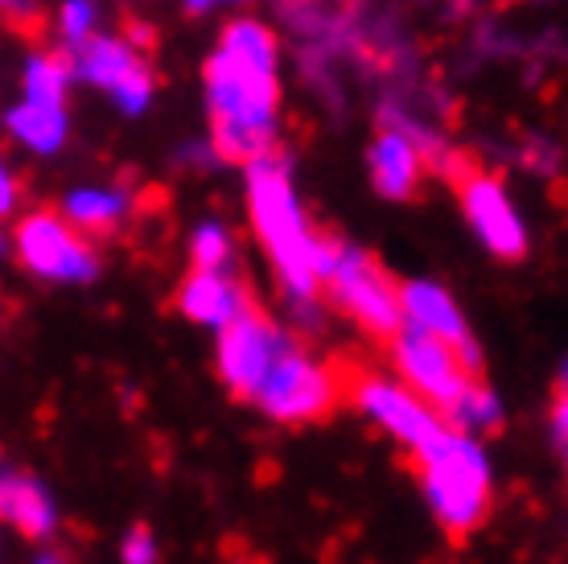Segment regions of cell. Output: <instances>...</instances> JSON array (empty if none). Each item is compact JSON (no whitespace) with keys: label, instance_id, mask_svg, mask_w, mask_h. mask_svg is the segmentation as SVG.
<instances>
[{"label":"cell","instance_id":"1","mask_svg":"<svg viewBox=\"0 0 568 564\" xmlns=\"http://www.w3.org/2000/svg\"><path fill=\"white\" fill-rule=\"evenodd\" d=\"M247 170V214L256 226V240L264 243L276 281L288 301H317L322 284L334 272L338 243L317 235L305 219L293 190V173L276 149L268 157H256Z\"/></svg>","mask_w":568,"mask_h":564},{"label":"cell","instance_id":"2","mask_svg":"<svg viewBox=\"0 0 568 564\" xmlns=\"http://www.w3.org/2000/svg\"><path fill=\"white\" fill-rule=\"evenodd\" d=\"M206 108H211V144L231 165H252L276 149V71L247 67L227 50L206 58Z\"/></svg>","mask_w":568,"mask_h":564},{"label":"cell","instance_id":"3","mask_svg":"<svg viewBox=\"0 0 568 564\" xmlns=\"http://www.w3.org/2000/svg\"><path fill=\"white\" fill-rule=\"evenodd\" d=\"M413 466L420 474V491L437 515L440 532L454 544L474 536L490 515V503H495L483 441L445 424L437 437L413 453Z\"/></svg>","mask_w":568,"mask_h":564},{"label":"cell","instance_id":"4","mask_svg":"<svg viewBox=\"0 0 568 564\" xmlns=\"http://www.w3.org/2000/svg\"><path fill=\"white\" fill-rule=\"evenodd\" d=\"M322 293L329 305L342 310L355 325H363L371 339L387 342L404 325V305H399V281L355 243H338L334 272L326 276Z\"/></svg>","mask_w":568,"mask_h":564},{"label":"cell","instance_id":"5","mask_svg":"<svg viewBox=\"0 0 568 564\" xmlns=\"http://www.w3.org/2000/svg\"><path fill=\"white\" fill-rule=\"evenodd\" d=\"M13 252L29 276L45 284H91L100 276V252L62 211H29L13 226Z\"/></svg>","mask_w":568,"mask_h":564},{"label":"cell","instance_id":"6","mask_svg":"<svg viewBox=\"0 0 568 564\" xmlns=\"http://www.w3.org/2000/svg\"><path fill=\"white\" fill-rule=\"evenodd\" d=\"M338 400H342V387H338L334 367L310 359V354L301 351V342H293V346L272 363V371L264 375L256 395H252V404L276 424L326 421L329 412L338 409Z\"/></svg>","mask_w":568,"mask_h":564},{"label":"cell","instance_id":"7","mask_svg":"<svg viewBox=\"0 0 568 564\" xmlns=\"http://www.w3.org/2000/svg\"><path fill=\"white\" fill-rule=\"evenodd\" d=\"M334 375H338V367H334ZM338 387H342V395H351V404H355L367 421L379 424L387 437L396 441V445H404L408 453L428 445V441L445 429L440 412L428 409L408 383L355 367V371H346V375H338Z\"/></svg>","mask_w":568,"mask_h":564},{"label":"cell","instance_id":"8","mask_svg":"<svg viewBox=\"0 0 568 564\" xmlns=\"http://www.w3.org/2000/svg\"><path fill=\"white\" fill-rule=\"evenodd\" d=\"M214 334H219V342H214V371L231 387V395H240L247 404H252L256 387L264 383V375L272 371V363L297 342L260 305H252V310L240 313L235 322H227Z\"/></svg>","mask_w":568,"mask_h":564},{"label":"cell","instance_id":"9","mask_svg":"<svg viewBox=\"0 0 568 564\" xmlns=\"http://www.w3.org/2000/svg\"><path fill=\"white\" fill-rule=\"evenodd\" d=\"M387 351H392L399 383H408L428 409H437V412L449 409L474 380H483V375H474V371L466 367V359H462L449 342H440L437 334L416 330V325H408V322L387 339Z\"/></svg>","mask_w":568,"mask_h":564},{"label":"cell","instance_id":"10","mask_svg":"<svg viewBox=\"0 0 568 564\" xmlns=\"http://www.w3.org/2000/svg\"><path fill=\"white\" fill-rule=\"evenodd\" d=\"M454 190L462 202L469 231L478 235L486 252L498 260H524L527 255V223L511 202L507 185L490 178L478 165H454Z\"/></svg>","mask_w":568,"mask_h":564},{"label":"cell","instance_id":"11","mask_svg":"<svg viewBox=\"0 0 568 564\" xmlns=\"http://www.w3.org/2000/svg\"><path fill=\"white\" fill-rule=\"evenodd\" d=\"M399 305H404V322L416 325V330H428L437 334L440 342H449L466 367L474 375H483V351H478V339L469 334L466 313L457 310V301L449 296V289L437 281H399Z\"/></svg>","mask_w":568,"mask_h":564},{"label":"cell","instance_id":"12","mask_svg":"<svg viewBox=\"0 0 568 564\" xmlns=\"http://www.w3.org/2000/svg\"><path fill=\"white\" fill-rule=\"evenodd\" d=\"M252 305H256V296L247 293V284H243L235 272L190 269V276L178 284V310L194 325L223 330V325L235 322V318L247 313Z\"/></svg>","mask_w":568,"mask_h":564},{"label":"cell","instance_id":"13","mask_svg":"<svg viewBox=\"0 0 568 564\" xmlns=\"http://www.w3.org/2000/svg\"><path fill=\"white\" fill-rule=\"evenodd\" d=\"M0 523H9L17 536L42 544L58 532V503L50 486L29 470H13L0 462Z\"/></svg>","mask_w":568,"mask_h":564},{"label":"cell","instance_id":"14","mask_svg":"<svg viewBox=\"0 0 568 564\" xmlns=\"http://www.w3.org/2000/svg\"><path fill=\"white\" fill-rule=\"evenodd\" d=\"M367 165H371V185L387 202H408L420 190V178H425V157H420L413 137L399 132V128H384L375 137Z\"/></svg>","mask_w":568,"mask_h":564},{"label":"cell","instance_id":"15","mask_svg":"<svg viewBox=\"0 0 568 564\" xmlns=\"http://www.w3.org/2000/svg\"><path fill=\"white\" fill-rule=\"evenodd\" d=\"M67 58H71V71L79 83L100 87V91H108V95H112L129 74L149 67V62L141 58V50H136V42L120 38V33H100V29H95L87 42L71 46Z\"/></svg>","mask_w":568,"mask_h":564},{"label":"cell","instance_id":"16","mask_svg":"<svg viewBox=\"0 0 568 564\" xmlns=\"http://www.w3.org/2000/svg\"><path fill=\"white\" fill-rule=\"evenodd\" d=\"M4 132L13 137L26 153L33 157H54L67 149L71 137V115L62 103H38V99H17L4 112Z\"/></svg>","mask_w":568,"mask_h":564},{"label":"cell","instance_id":"17","mask_svg":"<svg viewBox=\"0 0 568 564\" xmlns=\"http://www.w3.org/2000/svg\"><path fill=\"white\" fill-rule=\"evenodd\" d=\"M58 211L67 214V223H74L91 240V235H112L115 226L129 219L132 198L124 190H115V185H79V190L62 198Z\"/></svg>","mask_w":568,"mask_h":564},{"label":"cell","instance_id":"18","mask_svg":"<svg viewBox=\"0 0 568 564\" xmlns=\"http://www.w3.org/2000/svg\"><path fill=\"white\" fill-rule=\"evenodd\" d=\"M74 87V71L67 50H33L26 54L21 67V99H38V103H62Z\"/></svg>","mask_w":568,"mask_h":564},{"label":"cell","instance_id":"19","mask_svg":"<svg viewBox=\"0 0 568 564\" xmlns=\"http://www.w3.org/2000/svg\"><path fill=\"white\" fill-rule=\"evenodd\" d=\"M440 421L457 429V433H469V437H486L503 424V400L495 395V387L483 380H474L466 392L457 395L449 409L440 412Z\"/></svg>","mask_w":568,"mask_h":564},{"label":"cell","instance_id":"20","mask_svg":"<svg viewBox=\"0 0 568 564\" xmlns=\"http://www.w3.org/2000/svg\"><path fill=\"white\" fill-rule=\"evenodd\" d=\"M219 50L235 54L240 62H247V67L276 71V38H272V29L260 26V21H247V17L231 21V26L223 29V38H219Z\"/></svg>","mask_w":568,"mask_h":564},{"label":"cell","instance_id":"21","mask_svg":"<svg viewBox=\"0 0 568 564\" xmlns=\"http://www.w3.org/2000/svg\"><path fill=\"white\" fill-rule=\"evenodd\" d=\"M190 264L206 272H231L235 269V235L219 219L199 223L190 235Z\"/></svg>","mask_w":568,"mask_h":564},{"label":"cell","instance_id":"22","mask_svg":"<svg viewBox=\"0 0 568 564\" xmlns=\"http://www.w3.org/2000/svg\"><path fill=\"white\" fill-rule=\"evenodd\" d=\"M95 29H100V4H95V0H62V9H58V38H62V50L87 42Z\"/></svg>","mask_w":568,"mask_h":564},{"label":"cell","instance_id":"23","mask_svg":"<svg viewBox=\"0 0 568 564\" xmlns=\"http://www.w3.org/2000/svg\"><path fill=\"white\" fill-rule=\"evenodd\" d=\"M120 564H161V544H156L149 523H132L120 540Z\"/></svg>","mask_w":568,"mask_h":564},{"label":"cell","instance_id":"24","mask_svg":"<svg viewBox=\"0 0 568 564\" xmlns=\"http://www.w3.org/2000/svg\"><path fill=\"white\" fill-rule=\"evenodd\" d=\"M17 207H21V182H17L13 165L0 157V223H4V219H13Z\"/></svg>","mask_w":568,"mask_h":564},{"label":"cell","instance_id":"25","mask_svg":"<svg viewBox=\"0 0 568 564\" xmlns=\"http://www.w3.org/2000/svg\"><path fill=\"white\" fill-rule=\"evenodd\" d=\"M552 445L556 453L565 457V466H568V392L565 387H556V400H552Z\"/></svg>","mask_w":568,"mask_h":564},{"label":"cell","instance_id":"26","mask_svg":"<svg viewBox=\"0 0 568 564\" xmlns=\"http://www.w3.org/2000/svg\"><path fill=\"white\" fill-rule=\"evenodd\" d=\"M33 9V0H0V13H9V17H21Z\"/></svg>","mask_w":568,"mask_h":564},{"label":"cell","instance_id":"27","mask_svg":"<svg viewBox=\"0 0 568 564\" xmlns=\"http://www.w3.org/2000/svg\"><path fill=\"white\" fill-rule=\"evenodd\" d=\"M214 4H243V0H185L190 13H206V9H214Z\"/></svg>","mask_w":568,"mask_h":564},{"label":"cell","instance_id":"28","mask_svg":"<svg viewBox=\"0 0 568 564\" xmlns=\"http://www.w3.org/2000/svg\"><path fill=\"white\" fill-rule=\"evenodd\" d=\"M33 564H67V561L54 556V552H42V556H33Z\"/></svg>","mask_w":568,"mask_h":564},{"label":"cell","instance_id":"29","mask_svg":"<svg viewBox=\"0 0 568 564\" xmlns=\"http://www.w3.org/2000/svg\"><path fill=\"white\" fill-rule=\"evenodd\" d=\"M560 387L568 392V363H565V375H560Z\"/></svg>","mask_w":568,"mask_h":564},{"label":"cell","instance_id":"30","mask_svg":"<svg viewBox=\"0 0 568 564\" xmlns=\"http://www.w3.org/2000/svg\"><path fill=\"white\" fill-rule=\"evenodd\" d=\"M4 248H9V243H4V235H0V255H4Z\"/></svg>","mask_w":568,"mask_h":564}]
</instances>
